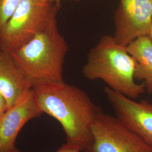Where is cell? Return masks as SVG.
<instances>
[{
	"mask_svg": "<svg viewBox=\"0 0 152 152\" xmlns=\"http://www.w3.org/2000/svg\"><path fill=\"white\" fill-rule=\"evenodd\" d=\"M34 97L42 113L59 122L66 142L84 152L92 140V126L99 109L87 93L76 86L48 82L32 87Z\"/></svg>",
	"mask_w": 152,
	"mask_h": 152,
	"instance_id": "1",
	"label": "cell"
},
{
	"mask_svg": "<svg viewBox=\"0 0 152 152\" xmlns=\"http://www.w3.org/2000/svg\"><path fill=\"white\" fill-rule=\"evenodd\" d=\"M68 51L56 18L10 54L32 88L45 83L64 81L63 67Z\"/></svg>",
	"mask_w": 152,
	"mask_h": 152,
	"instance_id": "2",
	"label": "cell"
},
{
	"mask_svg": "<svg viewBox=\"0 0 152 152\" xmlns=\"http://www.w3.org/2000/svg\"><path fill=\"white\" fill-rule=\"evenodd\" d=\"M135 65L126 46L114 36L105 35L90 50L82 72L87 80H102L109 88L135 100L145 91L144 83L136 82Z\"/></svg>",
	"mask_w": 152,
	"mask_h": 152,
	"instance_id": "3",
	"label": "cell"
},
{
	"mask_svg": "<svg viewBox=\"0 0 152 152\" xmlns=\"http://www.w3.org/2000/svg\"><path fill=\"white\" fill-rule=\"evenodd\" d=\"M60 2L22 0L0 33V49L11 53L27 43L59 11Z\"/></svg>",
	"mask_w": 152,
	"mask_h": 152,
	"instance_id": "4",
	"label": "cell"
},
{
	"mask_svg": "<svg viewBox=\"0 0 152 152\" xmlns=\"http://www.w3.org/2000/svg\"><path fill=\"white\" fill-rule=\"evenodd\" d=\"M83 152H152V146L120 122L100 110L92 126V140Z\"/></svg>",
	"mask_w": 152,
	"mask_h": 152,
	"instance_id": "5",
	"label": "cell"
},
{
	"mask_svg": "<svg viewBox=\"0 0 152 152\" xmlns=\"http://www.w3.org/2000/svg\"><path fill=\"white\" fill-rule=\"evenodd\" d=\"M114 16L115 41L127 46L141 36H148L152 25L151 0H120Z\"/></svg>",
	"mask_w": 152,
	"mask_h": 152,
	"instance_id": "6",
	"label": "cell"
},
{
	"mask_svg": "<svg viewBox=\"0 0 152 152\" xmlns=\"http://www.w3.org/2000/svg\"><path fill=\"white\" fill-rule=\"evenodd\" d=\"M104 92L120 122L152 146V103L136 102L108 87Z\"/></svg>",
	"mask_w": 152,
	"mask_h": 152,
	"instance_id": "7",
	"label": "cell"
},
{
	"mask_svg": "<svg viewBox=\"0 0 152 152\" xmlns=\"http://www.w3.org/2000/svg\"><path fill=\"white\" fill-rule=\"evenodd\" d=\"M42 114L32 88L0 115V152L15 148L16 137L24 125Z\"/></svg>",
	"mask_w": 152,
	"mask_h": 152,
	"instance_id": "8",
	"label": "cell"
},
{
	"mask_svg": "<svg viewBox=\"0 0 152 152\" xmlns=\"http://www.w3.org/2000/svg\"><path fill=\"white\" fill-rule=\"evenodd\" d=\"M31 88L11 54L0 49V94L5 99L8 108Z\"/></svg>",
	"mask_w": 152,
	"mask_h": 152,
	"instance_id": "9",
	"label": "cell"
},
{
	"mask_svg": "<svg viewBox=\"0 0 152 152\" xmlns=\"http://www.w3.org/2000/svg\"><path fill=\"white\" fill-rule=\"evenodd\" d=\"M135 61L134 77L144 83L145 90L152 94V40L149 36L136 38L126 46Z\"/></svg>",
	"mask_w": 152,
	"mask_h": 152,
	"instance_id": "10",
	"label": "cell"
},
{
	"mask_svg": "<svg viewBox=\"0 0 152 152\" xmlns=\"http://www.w3.org/2000/svg\"><path fill=\"white\" fill-rule=\"evenodd\" d=\"M22 0H0V33Z\"/></svg>",
	"mask_w": 152,
	"mask_h": 152,
	"instance_id": "11",
	"label": "cell"
},
{
	"mask_svg": "<svg viewBox=\"0 0 152 152\" xmlns=\"http://www.w3.org/2000/svg\"><path fill=\"white\" fill-rule=\"evenodd\" d=\"M81 150L75 145L66 142L56 152H81Z\"/></svg>",
	"mask_w": 152,
	"mask_h": 152,
	"instance_id": "12",
	"label": "cell"
},
{
	"mask_svg": "<svg viewBox=\"0 0 152 152\" xmlns=\"http://www.w3.org/2000/svg\"><path fill=\"white\" fill-rule=\"evenodd\" d=\"M8 108L7 104L4 97L0 94V115Z\"/></svg>",
	"mask_w": 152,
	"mask_h": 152,
	"instance_id": "13",
	"label": "cell"
},
{
	"mask_svg": "<svg viewBox=\"0 0 152 152\" xmlns=\"http://www.w3.org/2000/svg\"><path fill=\"white\" fill-rule=\"evenodd\" d=\"M44 1H47V2H60L61 0H42ZM70 1H76V2H79L81 0H70Z\"/></svg>",
	"mask_w": 152,
	"mask_h": 152,
	"instance_id": "14",
	"label": "cell"
},
{
	"mask_svg": "<svg viewBox=\"0 0 152 152\" xmlns=\"http://www.w3.org/2000/svg\"><path fill=\"white\" fill-rule=\"evenodd\" d=\"M20 152L19 151H18L17 149L16 148H14V149H12V150H10V151H6V152Z\"/></svg>",
	"mask_w": 152,
	"mask_h": 152,
	"instance_id": "15",
	"label": "cell"
},
{
	"mask_svg": "<svg viewBox=\"0 0 152 152\" xmlns=\"http://www.w3.org/2000/svg\"><path fill=\"white\" fill-rule=\"evenodd\" d=\"M148 36H149V37L150 38L152 39V27H151V29H150L149 33V34H148Z\"/></svg>",
	"mask_w": 152,
	"mask_h": 152,
	"instance_id": "16",
	"label": "cell"
},
{
	"mask_svg": "<svg viewBox=\"0 0 152 152\" xmlns=\"http://www.w3.org/2000/svg\"><path fill=\"white\" fill-rule=\"evenodd\" d=\"M151 2H152V0H151Z\"/></svg>",
	"mask_w": 152,
	"mask_h": 152,
	"instance_id": "17",
	"label": "cell"
}]
</instances>
